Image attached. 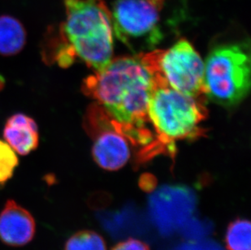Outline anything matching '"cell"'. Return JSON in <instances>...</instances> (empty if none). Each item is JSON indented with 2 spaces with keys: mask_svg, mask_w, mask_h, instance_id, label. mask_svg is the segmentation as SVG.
I'll use <instances>...</instances> for the list:
<instances>
[{
  "mask_svg": "<svg viewBox=\"0 0 251 250\" xmlns=\"http://www.w3.org/2000/svg\"><path fill=\"white\" fill-rule=\"evenodd\" d=\"M4 78L2 77V75H0V90H2V88L4 87Z\"/></svg>",
  "mask_w": 251,
  "mask_h": 250,
  "instance_id": "obj_16",
  "label": "cell"
},
{
  "mask_svg": "<svg viewBox=\"0 0 251 250\" xmlns=\"http://www.w3.org/2000/svg\"><path fill=\"white\" fill-rule=\"evenodd\" d=\"M148 66L173 90L206 103L204 62L185 39L165 50L141 54Z\"/></svg>",
  "mask_w": 251,
  "mask_h": 250,
  "instance_id": "obj_6",
  "label": "cell"
},
{
  "mask_svg": "<svg viewBox=\"0 0 251 250\" xmlns=\"http://www.w3.org/2000/svg\"><path fill=\"white\" fill-rule=\"evenodd\" d=\"M35 220L25 208L8 200L0 211V241L11 247L26 246L35 236Z\"/></svg>",
  "mask_w": 251,
  "mask_h": 250,
  "instance_id": "obj_8",
  "label": "cell"
},
{
  "mask_svg": "<svg viewBox=\"0 0 251 250\" xmlns=\"http://www.w3.org/2000/svg\"><path fill=\"white\" fill-rule=\"evenodd\" d=\"M251 226L249 220L237 219L227 226L225 245L228 250H251Z\"/></svg>",
  "mask_w": 251,
  "mask_h": 250,
  "instance_id": "obj_11",
  "label": "cell"
},
{
  "mask_svg": "<svg viewBox=\"0 0 251 250\" xmlns=\"http://www.w3.org/2000/svg\"><path fill=\"white\" fill-rule=\"evenodd\" d=\"M64 250H107L104 239L91 230H82L67 241Z\"/></svg>",
  "mask_w": 251,
  "mask_h": 250,
  "instance_id": "obj_12",
  "label": "cell"
},
{
  "mask_svg": "<svg viewBox=\"0 0 251 250\" xmlns=\"http://www.w3.org/2000/svg\"><path fill=\"white\" fill-rule=\"evenodd\" d=\"M3 137L16 153L27 155L35 150L39 144L38 125L25 114H14L5 124Z\"/></svg>",
  "mask_w": 251,
  "mask_h": 250,
  "instance_id": "obj_9",
  "label": "cell"
},
{
  "mask_svg": "<svg viewBox=\"0 0 251 250\" xmlns=\"http://www.w3.org/2000/svg\"><path fill=\"white\" fill-rule=\"evenodd\" d=\"M154 75V88L148 105V116L154 132V141L136 160L140 165L154 156L175 155L176 142L194 139L204 132L201 125L206 119L205 102L173 90Z\"/></svg>",
  "mask_w": 251,
  "mask_h": 250,
  "instance_id": "obj_3",
  "label": "cell"
},
{
  "mask_svg": "<svg viewBox=\"0 0 251 250\" xmlns=\"http://www.w3.org/2000/svg\"><path fill=\"white\" fill-rule=\"evenodd\" d=\"M157 181L153 175L145 174L140 178L139 186L141 189L147 193L154 191L156 188Z\"/></svg>",
  "mask_w": 251,
  "mask_h": 250,
  "instance_id": "obj_15",
  "label": "cell"
},
{
  "mask_svg": "<svg viewBox=\"0 0 251 250\" xmlns=\"http://www.w3.org/2000/svg\"><path fill=\"white\" fill-rule=\"evenodd\" d=\"M84 125L94 142L92 154L95 163L107 171L123 168L130 158L132 144L104 109L98 103L90 106Z\"/></svg>",
  "mask_w": 251,
  "mask_h": 250,
  "instance_id": "obj_7",
  "label": "cell"
},
{
  "mask_svg": "<svg viewBox=\"0 0 251 250\" xmlns=\"http://www.w3.org/2000/svg\"><path fill=\"white\" fill-rule=\"evenodd\" d=\"M154 75L141 54L112 59L84 80L82 90L95 99L142 154L154 141L148 105ZM137 156V157H138Z\"/></svg>",
  "mask_w": 251,
  "mask_h": 250,
  "instance_id": "obj_1",
  "label": "cell"
},
{
  "mask_svg": "<svg viewBox=\"0 0 251 250\" xmlns=\"http://www.w3.org/2000/svg\"><path fill=\"white\" fill-rule=\"evenodd\" d=\"M19 163L17 153L5 142L0 140V184L9 180Z\"/></svg>",
  "mask_w": 251,
  "mask_h": 250,
  "instance_id": "obj_13",
  "label": "cell"
},
{
  "mask_svg": "<svg viewBox=\"0 0 251 250\" xmlns=\"http://www.w3.org/2000/svg\"><path fill=\"white\" fill-rule=\"evenodd\" d=\"M206 99L232 107L249 94L251 48L249 41L221 43L211 48L204 63Z\"/></svg>",
  "mask_w": 251,
  "mask_h": 250,
  "instance_id": "obj_4",
  "label": "cell"
},
{
  "mask_svg": "<svg viewBox=\"0 0 251 250\" xmlns=\"http://www.w3.org/2000/svg\"><path fill=\"white\" fill-rule=\"evenodd\" d=\"M26 43V31L17 18L0 16V54L12 56L23 50Z\"/></svg>",
  "mask_w": 251,
  "mask_h": 250,
  "instance_id": "obj_10",
  "label": "cell"
},
{
  "mask_svg": "<svg viewBox=\"0 0 251 250\" xmlns=\"http://www.w3.org/2000/svg\"><path fill=\"white\" fill-rule=\"evenodd\" d=\"M66 18L60 27L61 42L55 59L65 68L81 59L100 71L112 59L111 12L102 0H63Z\"/></svg>",
  "mask_w": 251,
  "mask_h": 250,
  "instance_id": "obj_2",
  "label": "cell"
},
{
  "mask_svg": "<svg viewBox=\"0 0 251 250\" xmlns=\"http://www.w3.org/2000/svg\"><path fill=\"white\" fill-rule=\"evenodd\" d=\"M112 250H151L149 246L142 241L134 238H129L121 241L114 246Z\"/></svg>",
  "mask_w": 251,
  "mask_h": 250,
  "instance_id": "obj_14",
  "label": "cell"
},
{
  "mask_svg": "<svg viewBox=\"0 0 251 250\" xmlns=\"http://www.w3.org/2000/svg\"><path fill=\"white\" fill-rule=\"evenodd\" d=\"M168 0H116L111 12L113 33L129 50H155L165 37L163 20Z\"/></svg>",
  "mask_w": 251,
  "mask_h": 250,
  "instance_id": "obj_5",
  "label": "cell"
}]
</instances>
